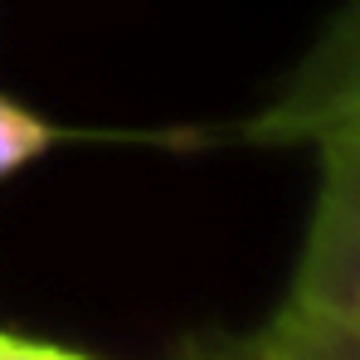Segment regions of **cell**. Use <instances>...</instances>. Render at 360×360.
Returning <instances> with one entry per match:
<instances>
[{"label": "cell", "instance_id": "cell-1", "mask_svg": "<svg viewBox=\"0 0 360 360\" xmlns=\"http://www.w3.org/2000/svg\"><path fill=\"white\" fill-rule=\"evenodd\" d=\"M311 146L321 151V185L283 307L316 321H360V117Z\"/></svg>", "mask_w": 360, "mask_h": 360}, {"label": "cell", "instance_id": "cell-3", "mask_svg": "<svg viewBox=\"0 0 360 360\" xmlns=\"http://www.w3.org/2000/svg\"><path fill=\"white\" fill-rule=\"evenodd\" d=\"M214 360H360V321H316L278 307V316Z\"/></svg>", "mask_w": 360, "mask_h": 360}, {"label": "cell", "instance_id": "cell-4", "mask_svg": "<svg viewBox=\"0 0 360 360\" xmlns=\"http://www.w3.org/2000/svg\"><path fill=\"white\" fill-rule=\"evenodd\" d=\"M49 141H54V131L44 127V117H34L30 108L0 98V180L25 171L39 151H49Z\"/></svg>", "mask_w": 360, "mask_h": 360}, {"label": "cell", "instance_id": "cell-2", "mask_svg": "<svg viewBox=\"0 0 360 360\" xmlns=\"http://www.w3.org/2000/svg\"><path fill=\"white\" fill-rule=\"evenodd\" d=\"M356 117H360V0H346V10L321 30V39L292 68L283 93L263 112H253L243 122V141H263V146L316 141L321 131Z\"/></svg>", "mask_w": 360, "mask_h": 360}, {"label": "cell", "instance_id": "cell-5", "mask_svg": "<svg viewBox=\"0 0 360 360\" xmlns=\"http://www.w3.org/2000/svg\"><path fill=\"white\" fill-rule=\"evenodd\" d=\"M0 360H88V356L49 346V341H25V336H5L0 331Z\"/></svg>", "mask_w": 360, "mask_h": 360}]
</instances>
